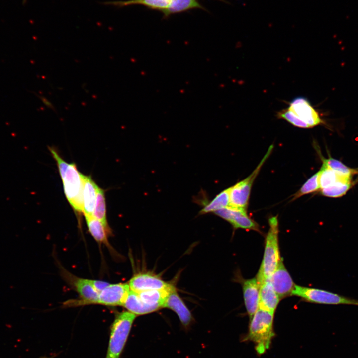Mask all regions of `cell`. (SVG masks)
<instances>
[{
    "mask_svg": "<svg viewBox=\"0 0 358 358\" xmlns=\"http://www.w3.org/2000/svg\"><path fill=\"white\" fill-rule=\"evenodd\" d=\"M48 149L56 161L67 200L77 214L83 213V174L75 163H68L64 160L55 149L51 147Z\"/></svg>",
    "mask_w": 358,
    "mask_h": 358,
    "instance_id": "1",
    "label": "cell"
},
{
    "mask_svg": "<svg viewBox=\"0 0 358 358\" xmlns=\"http://www.w3.org/2000/svg\"><path fill=\"white\" fill-rule=\"evenodd\" d=\"M276 115L278 118L302 128H312L325 123L309 101L302 96L293 99L288 108L278 112Z\"/></svg>",
    "mask_w": 358,
    "mask_h": 358,
    "instance_id": "2",
    "label": "cell"
},
{
    "mask_svg": "<svg viewBox=\"0 0 358 358\" xmlns=\"http://www.w3.org/2000/svg\"><path fill=\"white\" fill-rule=\"evenodd\" d=\"M264 256L257 276L259 283L268 279L277 268L281 258L278 245V221L277 216L268 220Z\"/></svg>",
    "mask_w": 358,
    "mask_h": 358,
    "instance_id": "3",
    "label": "cell"
},
{
    "mask_svg": "<svg viewBox=\"0 0 358 358\" xmlns=\"http://www.w3.org/2000/svg\"><path fill=\"white\" fill-rule=\"evenodd\" d=\"M273 318V313L259 308L251 318L247 338L256 343V350L259 354L269 347L274 335Z\"/></svg>",
    "mask_w": 358,
    "mask_h": 358,
    "instance_id": "4",
    "label": "cell"
},
{
    "mask_svg": "<svg viewBox=\"0 0 358 358\" xmlns=\"http://www.w3.org/2000/svg\"><path fill=\"white\" fill-rule=\"evenodd\" d=\"M136 317L129 311L116 315L111 327L106 358H119Z\"/></svg>",
    "mask_w": 358,
    "mask_h": 358,
    "instance_id": "5",
    "label": "cell"
},
{
    "mask_svg": "<svg viewBox=\"0 0 358 358\" xmlns=\"http://www.w3.org/2000/svg\"><path fill=\"white\" fill-rule=\"evenodd\" d=\"M292 295L312 303L327 305H350L358 306V299L327 290L295 285Z\"/></svg>",
    "mask_w": 358,
    "mask_h": 358,
    "instance_id": "6",
    "label": "cell"
},
{
    "mask_svg": "<svg viewBox=\"0 0 358 358\" xmlns=\"http://www.w3.org/2000/svg\"><path fill=\"white\" fill-rule=\"evenodd\" d=\"M271 145L256 169L248 177L230 188L229 206L246 210L248 206L252 184L265 161L272 152Z\"/></svg>",
    "mask_w": 358,
    "mask_h": 358,
    "instance_id": "7",
    "label": "cell"
},
{
    "mask_svg": "<svg viewBox=\"0 0 358 358\" xmlns=\"http://www.w3.org/2000/svg\"><path fill=\"white\" fill-rule=\"evenodd\" d=\"M62 274L66 281L79 294L81 298L66 302L67 305L79 306L97 304L99 292L93 287L91 279L79 278L65 269L62 270Z\"/></svg>",
    "mask_w": 358,
    "mask_h": 358,
    "instance_id": "8",
    "label": "cell"
},
{
    "mask_svg": "<svg viewBox=\"0 0 358 358\" xmlns=\"http://www.w3.org/2000/svg\"><path fill=\"white\" fill-rule=\"evenodd\" d=\"M130 290L127 283L109 284L99 292L97 304L106 306H123Z\"/></svg>",
    "mask_w": 358,
    "mask_h": 358,
    "instance_id": "9",
    "label": "cell"
},
{
    "mask_svg": "<svg viewBox=\"0 0 358 358\" xmlns=\"http://www.w3.org/2000/svg\"><path fill=\"white\" fill-rule=\"evenodd\" d=\"M269 279L280 299L292 295L295 284L285 268L282 259Z\"/></svg>",
    "mask_w": 358,
    "mask_h": 358,
    "instance_id": "10",
    "label": "cell"
},
{
    "mask_svg": "<svg viewBox=\"0 0 358 358\" xmlns=\"http://www.w3.org/2000/svg\"><path fill=\"white\" fill-rule=\"evenodd\" d=\"M128 284L130 290L136 292L165 289L172 285L164 281L158 276L149 273L136 274L131 278Z\"/></svg>",
    "mask_w": 358,
    "mask_h": 358,
    "instance_id": "11",
    "label": "cell"
},
{
    "mask_svg": "<svg viewBox=\"0 0 358 358\" xmlns=\"http://www.w3.org/2000/svg\"><path fill=\"white\" fill-rule=\"evenodd\" d=\"M242 287L245 307L251 318L259 308L260 284L253 278L244 280Z\"/></svg>",
    "mask_w": 358,
    "mask_h": 358,
    "instance_id": "12",
    "label": "cell"
},
{
    "mask_svg": "<svg viewBox=\"0 0 358 358\" xmlns=\"http://www.w3.org/2000/svg\"><path fill=\"white\" fill-rule=\"evenodd\" d=\"M83 211L85 215L93 216L99 186L90 176L82 175Z\"/></svg>",
    "mask_w": 358,
    "mask_h": 358,
    "instance_id": "13",
    "label": "cell"
},
{
    "mask_svg": "<svg viewBox=\"0 0 358 358\" xmlns=\"http://www.w3.org/2000/svg\"><path fill=\"white\" fill-rule=\"evenodd\" d=\"M163 308H167L174 311L178 316L182 325L188 327L192 322V314L179 296L176 288L168 295Z\"/></svg>",
    "mask_w": 358,
    "mask_h": 358,
    "instance_id": "14",
    "label": "cell"
},
{
    "mask_svg": "<svg viewBox=\"0 0 358 358\" xmlns=\"http://www.w3.org/2000/svg\"><path fill=\"white\" fill-rule=\"evenodd\" d=\"M260 284L259 308L274 313L280 298L274 291L269 279Z\"/></svg>",
    "mask_w": 358,
    "mask_h": 358,
    "instance_id": "15",
    "label": "cell"
},
{
    "mask_svg": "<svg viewBox=\"0 0 358 358\" xmlns=\"http://www.w3.org/2000/svg\"><path fill=\"white\" fill-rule=\"evenodd\" d=\"M88 229L93 238L99 243L109 246L108 236L111 234L109 227L105 226L94 217L85 215Z\"/></svg>",
    "mask_w": 358,
    "mask_h": 358,
    "instance_id": "16",
    "label": "cell"
},
{
    "mask_svg": "<svg viewBox=\"0 0 358 358\" xmlns=\"http://www.w3.org/2000/svg\"><path fill=\"white\" fill-rule=\"evenodd\" d=\"M122 306L136 316L147 314L157 310L155 308L145 304L138 293L131 290H130Z\"/></svg>",
    "mask_w": 358,
    "mask_h": 358,
    "instance_id": "17",
    "label": "cell"
},
{
    "mask_svg": "<svg viewBox=\"0 0 358 358\" xmlns=\"http://www.w3.org/2000/svg\"><path fill=\"white\" fill-rule=\"evenodd\" d=\"M170 0H128L125 1H106L104 5L121 8L132 5H142L147 8L163 12L166 10Z\"/></svg>",
    "mask_w": 358,
    "mask_h": 358,
    "instance_id": "18",
    "label": "cell"
},
{
    "mask_svg": "<svg viewBox=\"0 0 358 358\" xmlns=\"http://www.w3.org/2000/svg\"><path fill=\"white\" fill-rule=\"evenodd\" d=\"M226 2L224 0H218ZM192 9H206L198 2V0H170L167 8L162 13L164 16L185 12Z\"/></svg>",
    "mask_w": 358,
    "mask_h": 358,
    "instance_id": "19",
    "label": "cell"
},
{
    "mask_svg": "<svg viewBox=\"0 0 358 358\" xmlns=\"http://www.w3.org/2000/svg\"><path fill=\"white\" fill-rule=\"evenodd\" d=\"M320 189L330 186L341 181L352 180V177L340 174L323 164L319 171Z\"/></svg>",
    "mask_w": 358,
    "mask_h": 358,
    "instance_id": "20",
    "label": "cell"
},
{
    "mask_svg": "<svg viewBox=\"0 0 358 358\" xmlns=\"http://www.w3.org/2000/svg\"><path fill=\"white\" fill-rule=\"evenodd\" d=\"M230 188L221 192L211 201L207 203L200 211V214H204L215 211L226 207L229 205Z\"/></svg>",
    "mask_w": 358,
    "mask_h": 358,
    "instance_id": "21",
    "label": "cell"
},
{
    "mask_svg": "<svg viewBox=\"0 0 358 358\" xmlns=\"http://www.w3.org/2000/svg\"><path fill=\"white\" fill-rule=\"evenodd\" d=\"M235 229L242 228L259 231L258 224L247 214L246 210L241 209L230 223Z\"/></svg>",
    "mask_w": 358,
    "mask_h": 358,
    "instance_id": "22",
    "label": "cell"
},
{
    "mask_svg": "<svg viewBox=\"0 0 358 358\" xmlns=\"http://www.w3.org/2000/svg\"><path fill=\"white\" fill-rule=\"evenodd\" d=\"M352 186V180L341 181L330 186L321 189V192L326 197H340L345 195Z\"/></svg>",
    "mask_w": 358,
    "mask_h": 358,
    "instance_id": "23",
    "label": "cell"
},
{
    "mask_svg": "<svg viewBox=\"0 0 358 358\" xmlns=\"http://www.w3.org/2000/svg\"><path fill=\"white\" fill-rule=\"evenodd\" d=\"M93 216L100 221L105 226L109 227L106 218V208L105 192L99 187Z\"/></svg>",
    "mask_w": 358,
    "mask_h": 358,
    "instance_id": "24",
    "label": "cell"
},
{
    "mask_svg": "<svg viewBox=\"0 0 358 358\" xmlns=\"http://www.w3.org/2000/svg\"><path fill=\"white\" fill-rule=\"evenodd\" d=\"M321 158L323 164L340 174L350 177L358 174V170L349 168L341 161L331 157L325 158L321 156Z\"/></svg>",
    "mask_w": 358,
    "mask_h": 358,
    "instance_id": "25",
    "label": "cell"
},
{
    "mask_svg": "<svg viewBox=\"0 0 358 358\" xmlns=\"http://www.w3.org/2000/svg\"><path fill=\"white\" fill-rule=\"evenodd\" d=\"M319 171L311 177L302 186L300 189L294 195L292 201L301 196L307 194L320 189L319 183Z\"/></svg>",
    "mask_w": 358,
    "mask_h": 358,
    "instance_id": "26",
    "label": "cell"
},
{
    "mask_svg": "<svg viewBox=\"0 0 358 358\" xmlns=\"http://www.w3.org/2000/svg\"><path fill=\"white\" fill-rule=\"evenodd\" d=\"M91 283L94 288L99 292L106 287L109 283L100 280H91Z\"/></svg>",
    "mask_w": 358,
    "mask_h": 358,
    "instance_id": "27",
    "label": "cell"
},
{
    "mask_svg": "<svg viewBox=\"0 0 358 358\" xmlns=\"http://www.w3.org/2000/svg\"><path fill=\"white\" fill-rule=\"evenodd\" d=\"M42 100L46 106H47L48 108L51 109L55 112L56 109L52 103H51L48 100H47L44 97L42 98Z\"/></svg>",
    "mask_w": 358,
    "mask_h": 358,
    "instance_id": "28",
    "label": "cell"
},
{
    "mask_svg": "<svg viewBox=\"0 0 358 358\" xmlns=\"http://www.w3.org/2000/svg\"><path fill=\"white\" fill-rule=\"evenodd\" d=\"M50 358L44 357H43V358Z\"/></svg>",
    "mask_w": 358,
    "mask_h": 358,
    "instance_id": "29",
    "label": "cell"
}]
</instances>
